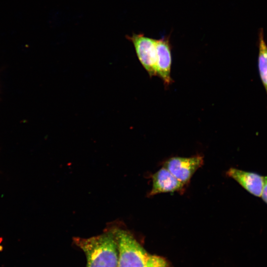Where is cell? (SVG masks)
Returning <instances> with one entry per match:
<instances>
[{"label":"cell","mask_w":267,"mask_h":267,"mask_svg":"<svg viewBox=\"0 0 267 267\" xmlns=\"http://www.w3.org/2000/svg\"><path fill=\"white\" fill-rule=\"evenodd\" d=\"M73 242L86 255L87 267H118V245L112 229L89 238L74 237Z\"/></svg>","instance_id":"1"},{"label":"cell","mask_w":267,"mask_h":267,"mask_svg":"<svg viewBox=\"0 0 267 267\" xmlns=\"http://www.w3.org/2000/svg\"><path fill=\"white\" fill-rule=\"evenodd\" d=\"M111 229L118 245V267H169L165 259L148 253L129 231Z\"/></svg>","instance_id":"2"},{"label":"cell","mask_w":267,"mask_h":267,"mask_svg":"<svg viewBox=\"0 0 267 267\" xmlns=\"http://www.w3.org/2000/svg\"><path fill=\"white\" fill-rule=\"evenodd\" d=\"M127 37L133 44L138 60L150 77L156 76V40L142 34H133Z\"/></svg>","instance_id":"3"},{"label":"cell","mask_w":267,"mask_h":267,"mask_svg":"<svg viewBox=\"0 0 267 267\" xmlns=\"http://www.w3.org/2000/svg\"><path fill=\"white\" fill-rule=\"evenodd\" d=\"M203 163L204 158L201 155L189 157H174L166 160L164 163L163 167L178 180L186 185Z\"/></svg>","instance_id":"4"},{"label":"cell","mask_w":267,"mask_h":267,"mask_svg":"<svg viewBox=\"0 0 267 267\" xmlns=\"http://www.w3.org/2000/svg\"><path fill=\"white\" fill-rule=\"evenodd\" d=\"M156 47L157 75L163 80L165 87H168L173 82L171 76V47L169 38L165 37L156 40Z\"/></svg>","instance_id":"5"},{"label":"cell","mask_w":267,"mask_h":267,"mask_svg":"<svg viewBox=\"0 0 267 267\" xmlns=\"http://www.w3.org/2000/svg\"><path fill=\"white\" fill-rule=\"evenodd\" d=\"M226 175L234 179L250 194L261 197L264 185L265 177L258 174L231 168Z\"/></svg>","instance_id":"6"},{"label":"cell","mask_w":267,"mask_h":267,"mask_svg":"<svg viewBox=\"0 0 267 267\" xmlns=\"http://www.w3.org/2000/svg\"><path fill=\"white\" fill-rule=\"evenodd\" d=\"M152 179V187L149 196L165 192H182L185 186L164 167L153 175Z\"/></svg>","instance_id":"7"},{"label":"cell","mask_w":267,"mask_h":267,"mask_svg":"<svg viewBox=\"0 0 267 267\" xmlns=\"http://www.w3.org/2000/svg\"><path fill=\"white\" fill-rule=\"evenodd\" d=\"M258 68L261 80L267 94V45L264 40L262 29L259 34Z\"/></svg>","instance_id":"8"},{"label":"cell","mask_w":267,"mask_h":267,"mask_svg":"<svg viewBox=\"0 0 267 267\" xmlns=\"http://www.w3.org/2000/svg\"><path fill=\"white\" fill-rule=\"evenodd\" d=\"M261 196L263 200L267 204V177H265L264 185Z\"/></svg>","instance_id":"9"}]
</instances>
